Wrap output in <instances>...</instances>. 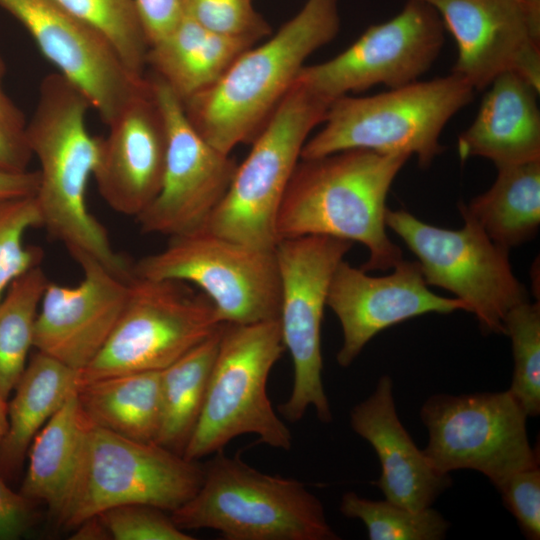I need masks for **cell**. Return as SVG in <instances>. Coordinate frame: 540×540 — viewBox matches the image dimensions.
I'll return each mask as SVG.
<instances>
[{
	"instance_id": "6da1fadb",
	"label": "cell",
	"mask_w": 540,
	"mask_h": 540,
	"mask_svg": "<svg viewBox=\"0 0 540 540\" xmlns=\"http://www.w3.org/2000/svg\"><path fill=\"white\" fill-rule=\"evenodd\" d=\"M89 108L87 97L60 73L43 78L25 126L28 145L40 166L34 197L42 226L71 256L89 255L129 280L133 263L114 249L106 228L88 208L87 185L101 144V138L87 129Z\"/></svg>"
},
{
	"instance_id": "7a4b0ae2",
	"label": "cell",
	"mask_w": 540,
	"mask_h": 540,
	"mask_svg": "<svg viewBox=\"0 0 540 540\" xmlns=\"http://www.w3.org/2000/svg\"><path fill=\"white\" fill-rule=\"evenodd\" d=\"M410 156L366 149L300 159L276 219L277 239L331 236L363 244L364 271L388 270L402 251L386 233V198Z\"/></svg>"
},
{
	"instance_id": "3957f363",
	"label": "cell",
	"mask_w": 540,
	"mask_h": 540,
	"mask_svg": "<svg viewBox=\"0 0 540 540\" xmlns=\"http://www.w3.org/2000/svg\"><path fill=\"white\" fill-rule=\"evenodd\" d=\"M337 0H307L269 40L240 54L208 88L182 102L189 122L219 151L252 142L305 60L337 35Z\"/></svg>"
},
{
	"instance_id": "277c9868",
	"label": "cell",
	"mask_w": 540,
	"mask_h": 540,
	"mask_svg": "<svg viewBox=\"0 0 540 540\" xmlns=\"http://www.w3.org/2000/svg\"><path fill=\"white\" fill-rule=\"evenodd\" d=\"M212 455L198 491L171 512L180 529H212L227 540L340 539L304 483L263 473L223 450Z\"/></svg>"
},
{
	"instance_id": "5b68a950",
	"label": "cell",
	"mask_w": 540,
	"mask_h": 540,
	"mask_svg": "<svg viewBox=\"0 0 540 540\" xmlns=\"http://www.w3.org/2000/svg\"><path fill=\"white\" fill-rule=\"evenodd\" d=\"M475 92L451 73L372 96H341L329 104L323 127L307 139L300 159L366 149L415 155L418 164L427 167L444 149L440 144L444 127L473 101Z\"/></svg>"
},
{
	"instance_id": "8992f818",
	"label": "cell",
	"mask_w": 540,
	"mask_h": 540,
	"mask_svg": "<svg viewBox=\"0 0 540 540\" xmlns=\"http://www.w3.org/2000/svg\"><path fill=\"white\" fill-rule=\"evenodd\" d=\"M284 350L279 319L222 323L205 401L184 458L198 461L243 434H255L259 442L276 449L291 448V432L266 389Z\"/></svg>"
},
{
	"instance_id": "52a82bcc",
	"label": "cell",
	"mask_w": 540,
	"mask_h": 540,
	"mask_svg": "<svg viewBox=\"0 0 540 540\" xmlns=\"http://www.w3.org/2000/svg\"><path fill=\"white\" fill-rule=\"evenodd\" d=\"M329 103L296 80L252 141L206 227L248 246L274 249L276 219L302 148Z\"/></svg>"
},
{
	"instance_id": "ba28073f",
	"label": "cell",
	"mask_w": 540,
	"mask_h": 540,
	"mask_svg": "<svg viewBox=\"0 0 540 540\" xmlns=\"http://www.w3.org/2000/svg\"><path fill=\"white\" fill-rule=\"evenodd\" d=\"M203 466L155 442L92 426L68 500L57 518L75 528L110 508L143 504L173 512L198 491Z\"/></svg>"
},
{
	"instance_id": "9c48e42d",
	"label": "cell",
	"mask_w": 540,
	"mask_h": 540,
	"mask_svg": "<svg viewBox=\"0 0 540 540\" xmlns=\"http://www.w3.org/2000/svg\"><path fill=\"white\" fill-rule=\"evenodd\" d=\"M133 275L194 284L223 323L279 318L280 278L274 249L245 245L206 226L170 236L163 249L133 263Z\"/></svg>"
},
{
	"instance_id": "30bf717a",
	"label": "cell",
	"mask_w": 540,
	"mask_h": 540,
	"mask_svg": "<svg viewBox=\"0 0 540 540\" xmlns=\"http://www.w3.org/2000/svg\"><path fill=\"white\" fill-rule=\"evenodd\" d=\"M352 241L309 235L279 240L274 248L280 278L279 323L293 363L290 396L279 413L290 422L314 408L323 423L332 412L322 381L321 324L332 276Z\"/></svg>"
},
{
	"instance_id": "8fae6325",
	"label": "cell",
	"mask_w": 540,
	"mask_h": 540,
	"mask_svg": "<svg viewBox=\"0 0 540 540\" xmlns=\"http://www.w3.org/2000/svg\"><path fill=\"white\" fill-rule=\"evenodd\" d=\"M211 301L185 282L133 275L124 310L80 382L162 371L222 324Z\"/></svg>"
},
{
	"instance_id": "7c38bea8",
	"label": "cell",
	"mask_w": 540,
	"mask_h": 540,
	"mask_svg": "<svg viewBox=\"0 0 540 540\" xmlns=\"http://www.w3.org/2000/svg\"><path fill=\"white\" fill-rule=\"evenodd\" d=\"M464 222L452 230L427 224L405 210L387 209L385 214L386 226L417 257L426 283L454 294L485 333L505 334L507 313L529 300L527 291L513 273L509 251L473 221Z\"/></svg>"
},
{
	"instance_id": "4fadbf2b",
	"label": "cell",
	"mask_w": 540,
	"mask_h": 540,
	"mask_svg": "<svg viewBox=\"0 0 540 540\" xmlns=\"http://www.w3.org/2000/svg\"><path fill=\"white\" fill-rule=\"evenodd\" d=\"M429 434L423 452L441 473L472 469L497 488L511 474L539 464L528 439V416L507 391L435 394L420 410Z\"/></svg>"
},
{
	"instance_id": "5bb4252c",
	"label": "cell",
	"mask_w": 540,
	"mask_h": 540,
	"mask_svg": "<svg viewBox=\"0 0 540 540\" xmlns=\"http://www.w3.org/2000/svg\"><path fill=\"white\" fill-rule=\"evenodd\" d=\"M443 43L444 26L437 11L427 3L407 0L396 16L370 26L337 56L303 66L295 80L329 104L376 85L397 88L418 81Z\"/></svg>"
},
{
	"instance_id": "9a60e30c",
	"label": "cell",
	"mask_w": 540,
	"mask_h": 540,
	"mask_svg": "<svg viewBox=\"0 0 540 540\" xmlns=\"http://www.w3.org/2000/svg\"><path fill=\"white\" fill-rule=\"evenodd\" d=\"M149 80L165 122L166 159L160 191L136 220L143 233L170 237L206 226L237 164L196 131L182 101L161 79Z\"/></svg>"
},
{
	"instance_id": "2e32d148",
	"label": "cell",
	"mask_w": 540,
	"mask_h": 540,
	"mask_svg": "<svg viewBox=\"0 0 540 540\" xmlns=\"http://www.w3.org/2000/svg\"><path fill=\"white\" fill-rule=\"evenodd\" d=\"M41 53L87 97L108 126L148 86L131 72L109 40L55 0H0Z\"/></svg>"
},
{
	"instance_id": "e0dca14e",
	"label": "cell",
	"mask_w": 540,
	"mask_h": 540,
	"mask_svg": "<svg viewBox=\"0 0 540 540\" xmlns=\"http://www.w3.org/2000/svg\"><path fill=\"white\" fill-rule=\"evenodd\" d=\"M439 14L455 40L452 73L475 91L516 73L540 90V5L526 0H417Z\"/></svg>"
},
{
	"instance_id": "ac0fdd59",
	"label": "cell",
	"mask_w": 540,
	"mask_h": 540,
	"mask_svg": "<svg viewBox=\"0 0 540 540\" xmlns=\"http://www.w3.org/2000/svg\"><path fill=\"white\" fill-rule=\"evenodd\" d=\"M385 276H371L344 259L338 264L329 286L326 306L337 316L343 334L336 355L346 368L379 332L413 317L467 311L457 298L436 295L429 288L419 263L402 259Z\"/></svg>"
},
{
	"instance_id": "d6986e66",
	"label": "cell",
	"mask_w": 540,
	"mask_h": 540,
	"mask_svg": "<svg viewBox=\"0 0 540 540\" xmlns=\"http://www.w3.org/2000/svg\"><path fill=\"white\" fill-rule=\"evenodd\" d=\"M82 269L74 286L48 282L34 330L33 346L81 371L100 352L126 305L129 280L86 254L72 256Z\"/></svg>"
},
{
	"instance_id": "ffe728a7",
	"label": "cell",
	"mask_w": 540,
	"mask_h": 540,
	"mask_svg": "<svg viewBox=\"0 0 540 540\" xmlns=\"http://www.w3.org/2000/svg\"><path fill=\"white\" fill-rule=\"evenodd\" d=\"M108 127L93 176L111 209L136 218L158 195L166 159L165 122L150 80Z\"/></svg>"
},
{
	"instance_id": "44dd1931",
	"label": "cell",
	"mask_w": 540,
	"mask_h": 540,
	"mask_svg": "<svg viewBox=\"0 0 540 540\" xmlns=\"http://www.w3.org/2000/svg\"><path fill=\"white\" fill-rule=\"evenodd\" d=\"M350 426L379 458L381 475L375 485L386 500L420 510L450 487V475L431 464L399 420L390 376L382 375L372 394L352 408Z\"/></svg>"
},
{
	"instance_id": "7402d4cb",
	"label": "cell",
	"mask_w": 540,
	"mask_h": 540,
	"mask_svg": "<svg viewBox=\"0 0 540 540\" xmlns=\"http://www.w3.org/2000/svg\"><path fill=\"white\" fill-rule=\"evenodd\" d=\"M488 87L474 121L458 138L461 160L483 157L496 168L540 160V90L512 72Z\"/></svg>"
},
{
	"instance_id": "603a6c76",
	"label": "cell",
	"mask_w": 540,
	"mask_h": 540,
	"mask_svg": "<svg viewBox=\"0 0 540 540\" xmlns=\"http://www.w3.org/2000/svg\"><path fill=\"white\" fill-rule=\"evenodd\" d=\"M93 424L82 410L76 391L34 437L21 494L42 501L58 518L71 493Z\"/></svg>"
},
{
	"instance_id": "cb8c5ba5",
	"label": "cell",
	"mask_w": 540,
	"mask_h": 540,
	"mask_svg": "<svg viewBox=\"0 0 540 540\" xmlns=\"http://www.w3.org/2000/svg\"><path fill=\"white\" fill-rule=\"evenodd\" d=\"M254 44L213 33L183 16L169 34L149 46L146 66L183 102L216 82Z\"/></svg>"
},
{
	"instance_id": "d4e9b609",
	"label": "cell",
	"mask_w": 540,
	"mask_h": 540,
	"mask_svg": "<svg viewBox=\"0 0 540 540\" xmlns=\"http://www.w3.org/2000/svg\"><path fill=\"white\" fill-rule=\"evenodd\" d=\"M80 371L37 351L27 363L8 403V429L0 445V471L11 475L52 415L74 393Z\"/></svg>"
},
{
	"instance_id": "484cf974",
	"label": "cell",
	"mask_w": 540,
	"mask_h": 540,
	"mask_svg": "<svg viewBox=\"0 0 540 540\" xmlns=\"http://www.w3.org/2000/svg\"><path fill=\"white\" fill-rule=\"evenodd\" d=\"M76 394L94 426L133 440L156 443L161 422L160 371L82 382Z\"/></svg>"
},
{
	"instance_id": "4316f807",
	"label": "cell",
	"mask_w": 540,
	"mask_h": 540,
	"mask_svg": "<svg viewBox=\"0 0 540 540\" xmlns=\"http://www.w3.org/2000/svg\"><path fill=\"white\" fill-rule=\"evenodd\" d=\"M493 185L467 204L463 219L476 223L509 251L533 238L540 225V160L497 168Z\"/></svg>"
},
{
	"instance_id": "83f0119b",
	"label": "cell",
	"mask_w": 540,
	"mask_h": 540,
	"mask_svg": "<svg viewBox=\"0 0 540 540\" xmlns=\"http://www.w3.org/2000/svg\"><path fill=\"white\" fill-rule=\"evenodd\" d=\"M221 325L160 371L161 422L156 443L182 456L205 401Z\"/></svg>"
},
{
	"instance_id": "f1b7e54d",
	"label": "cell",
	"mask_w": 540,
	"mask_h": 540,
	"mask_svg": "<svg viewBox=\"0 0 540 540\" xmlns=\"http://www.w3.org/2000/svg\"><path fill=\"white\" fill-rule=\"evenodd\" d=\"M49 280L40 266L18 277L0 300V395L14 390L34 342L40 302Z\"/></svg>"
},
{
	"instance_id": "f546056e",
	"label": "cell",
	"mask_w": 540,
	"mask_h": 540,
	"mask_svg": "<svg viewBox=\"0 0 540 540\" xmlns=\"http://www.w3.org/2000/svg\"><path fill=\"white\" fill-rule=\"evenodd\" d=\"M340 512L361 520L371 540H440L450 527L432 506L414 510L386 499L370 500L353 491L343 494Z\"/></svg>"
},
{
	"instance_id": "4dcf8cb0",
	"label": "cell",
	"mask_w": 540,
	"mask_h": 540,
	"mask_svg": "<svg viewBox=\"0 0 540 540\" xmlns=\"http://www.w3.org/2000/svg\"><path fill=\"white\" fill-rule=\"evenodd\" d=\"M101 32L134 74L144 77L149 43L134 0H55Z\"/></svg>"
},
{
	"instance_id": "1f68e13d",
	"label": "cell",
	"mask_w": 540,
	"mask_h": 540,
	"mask_svg": "<svg viewBox=\"0 0 540 540\" xmlns=\"http://www.w3.org/2000/svg\"><path fill=\"white\" fill-rule=\"evenodd\" d=\"M512 343L514 370L508 391L528 417L540 414V305L522 302L504 319Z\"/></svg>"
},
{
	"instance_id": "d6a6232c",
	"label": "cell",
	"mask_w": 540,
	"mask_h": 540,
	"mask_svg": "<svg viewBox=\"0 0 540 540\" xmlns=\"http://www.w3.org/2000/svg\"><path fill=\"white\" fill-rule=\"evenodd\" d=\"M41 226L34 195L0 201V300L14 280L40 266L43 251L26 245L24 236Z\"/></svg>"
},
{
	"instance_id": "836d02e7",
	"label": "cell",
	"mask_w": 540,
	"mask_h": 540,
	"mask_svg": "<svg viewBox=\"0 0 540 540\" xmlns=\"http://www.w3.org/2000/svg\"><path fill=\"white\" fill-rule=\"evenodd\" d=\"M183 16L213 33L256 43L271 28L252 0H182Z\"/></svg>"
},
{
	"instance_id": "e575fe53",
	"label": "cell",
	"mask_w": 540,
	"mask_h": 540,
	"mask_svg": "<svg viewBox=\"0 0 540 540\" xmlns=\"http://www.w3.org/2000/svg\"><path fill=\"white\" fill-rule=\"evenodd\" d=\"M157 507L129 504L110 508L98 516L115 540H193L171 516Z\"/></svg>"
},
{
	"instance_id": "d590c367",
	"label": "cell",
	"mask_w": 540,
	"mask_h": 540,
	"mask_svg": "<svg viewBox=\"0 0 540 540\" xmlns=\"http://www.w3.org/2000/svg\"><path fill=\"white\" fill-rule=\"evenodd\" d=\"M497 489L504 505L517 520L523 534L531 540L540 538V468H524L505 479Z\"/></svg>"
},
{
	"instance_id": "8d00e7d4",
	"label": "cell",
	"mask_w": 540,
	"mask_h": 540,
	"mask_svg": "<svg viewBox=\"0 0 540 540\" xmlns=\"http://www.w3.org/2000/svg\"><path fill=\"white\" fill-rule=\"evenodd\" d=\"M32 500L11 490L0 475V540L25 535L35 522Z\"/></svg>"
},
{
	"instance_id": "74e56055",
	"label": "cell",
	"mask_w": 540,
	"mask_h": 540,
	"mask_svg": "<svg viewBox=\"0 0 540 540\" xmlns=\"http://www.w3.org/2000/svg\"><path fill=\"white\" fill-rule=\"evenodd\" d=\"M149 46L169 34L183 18L182 0H134Z\"/></svg>"
},
{
	"instance_id": "f35d334b",
	"label": "cell",
	"mask_w": 540,
	"mask_h": 540,
	"mask_svg": "<svg viewBox=\"0 0 540 540\" xmlns=\"http://www.w3.org/2000/svg\"><path fill=\"white\" fill-rule=\"evenodd\" d=\"M32 156L25 128L15 127L0 118V170L26 171Z\"/></svg>"
},
{
	"instance_id": "ab89813d",
	"label": "cell",
	"mask_w": 540,
	"mask_h": 540,
	"mask_svg": "<svg viewBox=\"0 0 540 540\" xmlns=\"http://www.w3.org/2000/svg\"><path fill=\"white\" fill-rule=\"evenodd\" d=\"M39 184V172H9L0 170V201L33 196Z\"/></svg>"
},
{
	"instance_id": "60d3db41",
	"label": "cell",
	"mask_w": 540,
	"mask_h": 540,
	"mask_svg": "<svg viewBox=\"0 0 540 540\" xmlns=\"http://www.w3.org/2000/svg\"><path fill=\"white\" fill-rule=\"evenodd\" d=\"M5 70L4 60L0 54V118L15 127L24 129L26 125L23 113L13 103L3 88Z\"/></svg>"
},
{
	"instance_id": "b9f144b4",
	"label": "cell",
	"mask_w": 540,
	"mask_h": 540,
	"mask_svg": "<svg viewBox=\"0 0 540 540\" xmlns=\"http://www.w3.org/2000/svg\"><path fill=\"white\" fill-rule=\"evenodd\" d=\"M74 529H76V531L73 534L72 539L76 540H104L111 538L107 528L98 515L84 520Z\"/></svg>"
},
{
	"instance_id": "7bdbcfd3",
	"label": "cell",
	"mask_w": 540,
	"mask_h": 540,
	"mask_svg": "<svg viewBox=\"0 0 540 540\" xmlns=\"http://www.w3.org/2000/svg\"><path fill=\"white\" fill-rule=\"evenodd\" d=\"M8 429V403L0 395V445Z\"/></svg>"
},
{
	"instance_id": "ee69618b",
	"label": "cell",
	"mask_w": 540,
	"mask_h": 540,
	"mask_svg": "<svg viewBox=\"0 0 540 540\" xmlns=\"http://www.w3.org/2000/svg\"><path fill=\"white\" fill-rule=\"evenodd\" d=\"M526 1L536 4V5H540V0H526Z\"/></svg>"
}]
</instances>
